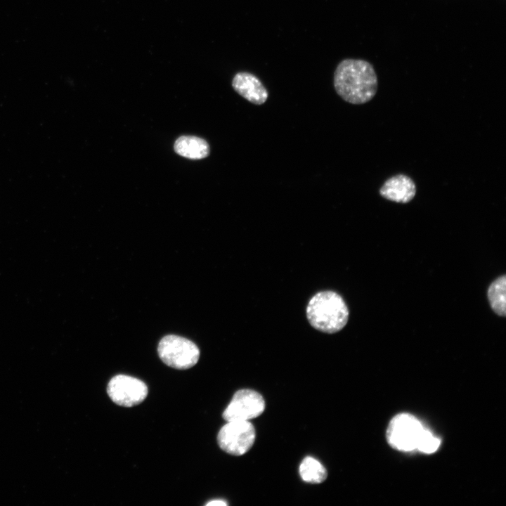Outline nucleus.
<instances>
[{
	"label": "nucleus",
	"instance_id": "8",
	"mask_svg": "<svg viewBox=\"0 0 506 506\" xmlns=\"http://www.w3.org/2000/svg\"><path fill=\"white\" fill-rule=\"evenodd\" d=\"M379 192L384 199L405 204L410 202L415 196L416 186L410 177L400 174L388 179Z\"/></svg>",
	"mask_w": 506,
	"mask_h": 506
},
{
	"label": "nucleus",
	"instance_id": "11",
	"mask_svg": "<svg viewBox=\"0 0 506 506\" xmlns=\"http://www.w3.org/2000/svg\"><path fill=\"white\" fill-rule=\"evenodd\" d=\"M505 275L498 278L488 289V299L493 311L500 316L506 315Z\"/></svg>",
	"mask_w": 506,
	"mask_h": 506
},
{
	"label": "nucleus",
	"instance_id": "14",
	"mask_svg": "<svg viewBox=\"0 0 506 506\" xmlns=\"http://www.w3.org/2000/svg\"><path fill=\"white\" fill-rule=\"evenodd\" d=\"M207 506H226L227 503L221 500H212L206 504Z\"/></svg>",
	"mask_w": 506,
	"mask_h": 506
},
{
	"label": "nucleus",
	"instance_id": "1",
	"mask_svg": "<svg viewBox=\"0 0 506 506\" xmlns=\"http://www.w3.org/2000/svg\"><path fill=\"white\" fill-rule=\"evenodd\" d=\"M377 77L371 63L362 59L342 60L334 72V87L346 102L364 104L375 96Z\"/></svg>",
	"mask_w": 506,
	"mask_h": 506
},
{
	"label": "nucleus",
	"instance_id": "4",
	"mask_svg": "<svg viewBox=\"0 0 506 506\" xmlns=\"http://www.w3.org/2000/svg\"><path fill=\"white\" fill-rule=\"evenodd\" d=\"M424 428L413 415L401 413L390 421L387 431L388 443L394 448L408 452L417 448Z\"/></svg>",
	"mask_w": 506,
	"mask_h": 506
},
{
	"label": "nucleus",
	"instance_id": "6",
	"mask_svg": "<svg viewBox=\"0 0 506 506\" xmlns=\"http://www.w3.org/2000/svg\"><path fill=\"white\" fill-rule=\"evenodd\" d=\"M107 392L117 405L132 407L142 403L148 395V387L141 380L125 375L114 376L108 382Z\"/></svg>",
	"mask_w": 506,
	"mask_h": 506
},
{
	"label": "nucleus",
	"instance_id": "2",
	"mask_svg": "<svg viewBox=\"0 0 506 506\" xmlns=\"http://www.w3.org/2000/svg\"><path fill=\"white\" fill-rule=\"evenodd\" d=\"M306 313L311 325L325 333L339 332L349 318V309L342 297L331 290L315 294L308 302Z\"/></svg>",
	"mask_w": 506,
	"mask_h": 506
},
{
	"label": "nucleus",
	"instance_id": "5",
	"mask_svg": "<svg viewBox=\"0 0 506 506\" xmlns=\"http://www.w3.org/2000/svg\"><path fill=\"white\" fill-rule=\"evenodd\" d=\"M255 436L254 427L248 420L230 421L219 430L217 441L226 453L242 455L252 448Z\"/></svg>",
	"mask_w": 506,
	"mask_h": 506
},
{
	"label": "nucleus",
	"instance_id": "10",
	"mask_svg": "<svg viewBox=\"0 0 506 506\" xmlns=\"http://www.w3.org/2000/svg\"><path fill=\"white\" fill-rule=\"evenodd\" d=\"M174 150L177 154L192 160L202 159L209 155L207 142L193 136H183L177 138L174 143Z\"/></svg>",
	"mask_w": 506,
	"mask_h": 506
},
{
	"label": "nucleus",
	"instance_id": "12",
	"mask_svg": "<svg viewBox=\"0 0 506 506\" xmlns=\"http://www.w3.org/2000/svg\"><path fill=\"white\" fill-rule=\"evenodd\" d=\"M299 474L306 482L320 484L326 479L327 472L325 467L319 461L308 456L300 464Z\"/></svg>",
	"mask_w": 506,
	"mask_h": 506
},
{
	"label": "nucleus",
	"instance_id": "13",
	"mask_svg": "<svg viewBox=\"0 0 506 506\" xmlns=\"http://www.w3.org/2000/svg\"><path fill=\"white\" fill-rule=\"evenodd\" d=\"M440 446V440L439 438L429 430L424 429L421 439L420 440L417 450L424 453H434Z\"/></svg>",
	"mask_w": 506,
	"mask_h": 506
},
{
	"label": "nucleus",
	"instance_id": "9",
	"mask_svg": "<svg viewBox=\"0 0 506 506\" xmlns=\"http://www.w3.org/2000/svg\"><path fill=\"white\" fill-rule=\"evenodd\" d=\"M232 86L239 95L255 105L264 103L268 96L259 79L247 72L236 73L232 80Z\"/></svg>",
	"mask_w": 506,
	"mask_h": 506
},
{
	"label": "nucleus",
	"instance_id": "7",
	"mask_svg": "<svg viewBox=\"0 0 506 506\" xmlns=\"http://www.w3.org/2000/svg\"><path fill=\"white\" fill-rule=\"evenodd\" d=\"M265 409L262 396L252 389H240L235 393L223 413L227 421L249 420L259 416Z\"/></svg>",
	"mask_w": 506,
	"mask_h": 506
},
{
	"label": "nucleus",
	"instance_id": "3",
	"mask_svg": "<svg viewBox=\"0 0 506 506\" xmlns=\"http://www.w3.org/2000/svg\"><path fill=\"white\" fill-rule=\"evenodd\" d=\"M157 351L163 363L179 370L190 368L200 358V350L193 342L174 335L164 337L159 342Z\"/></svg>",
	"mask_w": 506,
	"mask_h": 506
}]
</instances>
